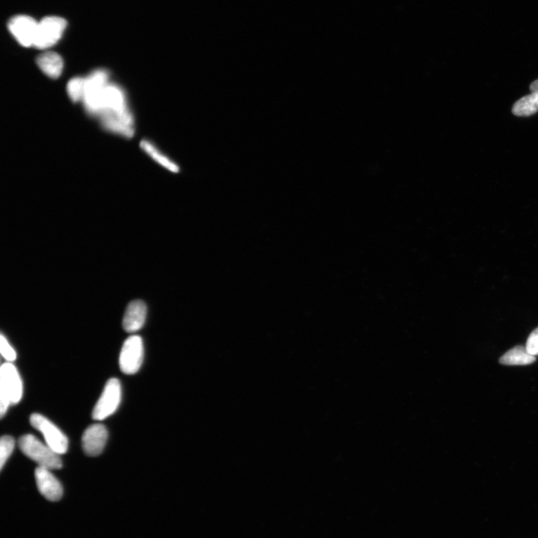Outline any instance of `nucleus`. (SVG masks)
I'll return each mask as SVG.
<instances>
[{"instance_id":"obj_17","label":"nucleus","mask_w":538,"mask_h":538,"mask_svg":"<svg viewBox=\"0 0 538 538\" xmlns=\"http://www.w3.org/2000/svg\"><path fill=\"white\" fill-rule=\"evenodd\" d=\"M15 446V441L10 436H3L0 440V469L3 470Z\"/></svg>"},{"instance_id":"obj_11","label":"nucleus","mask_w":538,"mask_h":538,"mask_svg":"<svg viewBox=\"0 0 538 538\" xmlns=\"http://www.w3.org/2000/svg\"><path fill=\"white\" fill-rule=\"evenodd\" d=\"M147 311V306L143 301L136 300L130 302L123 315V329L128 333H134L142 329L146 320Z\"/></svg>"},{"instance_id":"obj_1","label":"nucleus","mask_w":538,"mask_h":538,"mask_svg":"<svg viewBox=\"0 0 538 538\" xmlns=\"http://www.w3.org/2000/svg\"><path fill=\"white\" fill-rule=\"evenodd\" d=\"M82 103L86 113L99 118L105 131L122 138L134 136L135 118L127 93L120 85L111 81L90 88L85 92Z\"/></svg>"},{"instance_id":"obj_19","label":"nucleus","mask_w":538,"mask_h":538,"mask_svg":"<svg viewBox=\"0 0 538 538\" xmlns=\"http://www.w3.org/2000/svg\"><path fill=\"white\" fill-rule=\"evenodd\" d=\"M526 348L532 355H538V328L529 335Z\"/></svg>"},{"instance_id":"obj_8","label":"nucleus","mask_w":538,"mask_h":538,"mask_svg":"<svg viewBox=\"0 0 538 538\" xmlns=\"http://www.w3.org/2000/svg\"><path fill=\"white\" fill-rule=\"evenodd\" d=\"M38 23L28 15H17L8 23V30L22 47H33Z\"/></svg>"},{"instance_id":"obj_20","label":"nucleus","mask_w":538,"mask_h":538,"mask_svg":"<svg viewBox=\"0 0 538 538\" xmlns=\"http://www.w3.org/2000/svg\"><path fill=\"white\" fill-rule=\"evenodd\" d=\"M530 91L532 93H535L538 95V79L531 84Z\"/></svg>"},{"instance_id":"obj_14","label":"nucleus","mask_w":538,"mask_h":538,"mask_svg":"<svg viewBox=\"0 0 538 538\" xmlns=\"http://www.w3.org/2000/svg\"><path fill=\"white\" fill-rule=\"evenodd\" d=\"M140 147L152 160L164 167L167 170L173 173H178L180 172V167L173 162L171 158L162 153L151 141L143 139L140 143Z\"/></svg>"},{"instance_id":"obj_3","label":"nucleus","mask_w":538,"mask_h":538,"mask_svg":"<svg viewBox=\"0 0 538 538\" xmlns=\"http://www.w3.org/2000/svg\"><path fill=\"white\" fill-rule=\"evenodd\" d=\"M21 452L39 466L50 470H60L63 467L60 455L48 445L32 435H25L19 439Z\"/></svg>"},{"instance_id":"obj_7","label":"nucleus","mask_w":538,"mask_h":538,"mask_svg":"<svg viewBox=\"0 0 538 538\" xmlns=\"http://www.w3.org/2000/svg\"><path fill=\"white\" fill-rule=\"evenodd\" d=\"M144 360L143 339L131 336L123 342L119 357V365L122 373L134 375L138 372Z\"/></svg>"},{"instance_id":"obj_15","label":"nucleus","mask_w":538,"mask_h":538,"mask_svg":"<svg viewBox=\"0 0 538 538\" xmlns=\"http://www.w3.org/2000/svg\"><path fill=\"white\" fill-rule=\"evenodd\" d=\"M538 111V95L532 93L524 96L517 101L513 107V112L518 117H528Z\"/></svg>"},{"instance_id":"obj_18","label":"nucleus","mask_w":538,"mask_h":538,"mask_svg":"<svg viewBox=\"0 0 538 538\" xmlns=\"http://www.w3.org/2000/svg\"><path fill=\"white\" fill-rule=\"evenodd\" d=\"M0 351H1V355L7 360V362L12 363L16 360L17 353L3 336V334H1V338H0Z\"/></svg>"},{"instance_id":"obj_10","label":"nucleus","mask_w":538,"mask_h":538,"mask_svg":"<svg viewBox=\"0 0 538 538\" xmlns=\"http://www.w3.org/2000/svg\"><path fill=\"white\" fill-rule=\"evenodd\" d=\"M39 492L51 501H57L63 496V488L50 470L39 466L34 473Z\"/></svg>"},{"instance_id":"obj_6","label":"nucleus","mask_w":538,"mask_h":538,"mask_svg":"<svg viewBox=\"0 0 538 538\" xmlns=\"http://www.w3.org/2000/svg\"><path fill=\"white\" fill-rule=\"evenodd\" d=\"M121 400V385L117 378H111L105 384L99 402L92 412L95 420L101 421L117 411Z\"/></svg>"},{"instance_id":"obj_13","label":"nucleus","mask_w":538,"mask_h":538,"mask_svg":"<svg viewBox=\"0 0 538 538\" xmlns=\"http://www.w3.org/2000/svg\"><path fill=\"white\" fill-rule=\"evenodd\" d=\"M535 360L536 357L532 355L526 347L517 346L502 355L499 359V363L507 366H524L533 364Z\"/></svg>"},{"instance_id":"obj_2","label":"nucleus","mask_w":538,"mask_h":538,"mask_svg":"<svg viewBox=\"0 0 538 538\" xmlns=\"http://www.w3.org/2000/svg\"><path fill=\"white\" fill-rule=\"evenodd\" d=\"M23 386L20 373L12 363L6 362L0 369V415L3 418L11 404L19 403Z\"/></svg>"},{"instance_id":"obj_4","label":"nucleus","mask_w":538,"mask_h":538,"mask_svg":"<svg viewBox=\"0 0 538 538\" xmlns=\"http://www.w3.org/2000/svg\"><path fill=\"white\" fill-rule=\"evenodd\" d=\"M66 28L67 21L63 17H44L38 23L33 47L39 50H47L56 45L63 37Z\"/></svg>"},{"instance_id":"obj_9","label":"nucleus","mask_w":538,"mask_h":538,"mask_svg":"<svg viewBox=\"0 0 538 538\" xmlns=\"http://www.w3.org/2000/svg\"><path fill=\"white\" fill-rule=\"evenodd\" d=\"M108 431L102 424L88 427L82 437V446L85 453L91 457L100 455L107 444Z\"/></svg>"},{"instance_id":"obj_5","label":"nucleus","mask_w":538,"mask_h":538,"mask_svg":"<svg viewBox=\"0 0 538 538\" xmlns=\"http://www.w3.org/2000/svg\"><path fill=\"white\" fill-rule=\"evenodd\" d=\"M31 425L41 432L44 439L54 452L65 454L68 451V439L54 423L39 413H33L30 417Z\"/></svg>"},{"instance_id":"obj_16","label":"nucleus","mask_w":538,"mask_h":538,"mask_svg":"<svg viewBox=\"0 0 538 538\" xmlns=\"http://www.w3.org/2000/svg\"><path fill=\"white\" fill-rule=\"evenodd\" d=\"M85 87V77L77 76L70 79L67 84L66 91L70 101L82 103Z\"/></svg>"},{"instance_id":"obj_12","label":"nucleus","mask_w":538,"mask_h":538,"mask_svg":"<svg viewBox=\"0 0 538 538\" xmlns=\"http://www.w3.org/2000/svg\"><path fill=\"white\" fill-rule=\"evenodd\" d=\"M37 64L43 74L52 79L59 78L64 72V60L56 52H43L37 57Z\"/></svg>"}]
</instances>
